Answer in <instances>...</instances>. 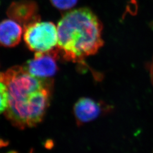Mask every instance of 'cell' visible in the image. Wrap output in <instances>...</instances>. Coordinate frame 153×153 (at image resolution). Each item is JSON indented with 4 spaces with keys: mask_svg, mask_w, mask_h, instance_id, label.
Segmentation results:
<instances>
[{
    "mask_svg": "<svg viewBox=\"0 0 153 153\" xmlns=\"http://www.w3.org/2000/svg\"><path fill=\"white\" fill-rule=\"evenodd\" d=\"M0 81L8 89L9 104L4 114L13 126L25 129L42 121L51 102V79L33 76L23 66H16L0 72Z\"/></svg>",
    "mask_w": 153,
    "mask_h": 153,
    "instance_id": "cell-1",
    "label": "cell"
},
{
    "mask_svg": "<svg viewBox=\"0 0 153 153\" xmlns=\"http://www.w3.org/2000/svg\"><path fill=\"white\" fill-rule=\"evenodd\" d=\"M57 28V49L68 61L87 66L85 59L96 54L104 44L102 22L88 7L66 13Z\"/></svg>",
    "mask_w": 153,
    "mask_h": 153,
    "instance_id": "cell-2",
    "label": "cell"
},
{
    "mask_svg": "<svg viewBox=\"0 0 153 153\" xmlns=\"http://www.w3.org/2000/svg\"><path fill=\"white\" fill-rule=\"evenodd\" d=\"M23 32L27 47L35 53L48 52L57 47V28L52 22H33L24 27Z\"/></svg>",
    "mask_w": 153,
    "mask_h": 153,
    "instance_id": "cell-3",
    "label": "cell"
},
{
    "mask_svg": "<svg viewBox=\"0 0 153 153\" xmlns=\"http://www.w3.org/2000/svg\"><path fill=\"white\" fill-rule=\"evenodd\" d=\"M59 53L57 48L48 52H36L33 59L28 61L23 68L33 76L51 79L58 70L57 61Z\"/></svg>",
    "mask_w": 153,
    "mask_h": 153,
    "instance_id": "cell-4",
    "label": "cell"
},
{
    "mask_svg": "<svg viewBox=\"0 0 153 153\" xmlns=\"http://www.w3.org/2000/svg\"><path fill=\"white\" fill-rule=\"evenodd\" d=\"M111 109V107L102 102L84 97L79 99L74 104L73 114L76 125L79 127L107 114Z\"/></svg>",
    "mask_w": 153,
    "mask_h": 153,
    "instance_id": "cell-5",
    "label": "cell"
},
{
    "mask_svg": "<svg viewBox=\"0 0 153 153\" xmlns=\"http://www.w3.org/2000/svg\"><path fill=\"white\" fill-rule=\"evenodd\" d=\"M38 11V6L35 2L23 0L13 2L7 9V14L24 27L33 22L40 20Z\"/></svg>",
    "mask_w": 153,
    "mask_h": 153,
    "instance_id": "cell-6",
    "label": "cell"
},
{
    "mask_svg": "<svg viewBox=\"0 0 153 153\" xmlns=\"http://www.w3.org/2000/svg\"><path fill=\"white\" fill-rule=\"evenodd\" d=\"M23 30L18 22L5 19L0 22V45L5 47H16L21 40Z\"/></svg>",
    "mask_w": 153,
    "mask_h": 153,
    "instance_id": "cell-7",
    "label": "cell"
},
{
    "mask_svg": "<svg viewBox=\"0 0 153 153\" xmlns=\"http://www.w3.org/2000/svg\"><path fill=\"white\" fill-rule=\"evenodd\" d=\"M9 104L8 89L5 84L0 81V114L5 112Z\"/></svg>",
    "mask_w": 153,
    "mask_h": 153,
    "instance_id": "cell-8",
    "label": "cell"
},
{
    "mask_svg": "<svg viewBox=\"0 0 153 153\" xmlns=\"http://www.w3.org/2000/svg\"><path fill=\"white\" fill-rule=\"evenodd\" d=\"M78 0H50L52 5L60 10H66L73 8Z\"/></svg>",
    "mask_w": 153,
    "mask_h": 153,
    "instance_id": "cell-9",
    "label": "cell"
},
{
    "mask_svg": "<svg viewBox=\"0 0 153 153\" xmlns=\"http://www.w3.org/2000/svg\"><path fill=\"white\" fill-rule=\"evenodd\" d=\"M54 146V142L52 140H47L45 143V147L47 149H51Z\"/></svg>",
    "mask_w": 153,
    "mask_h": 153,
    "instance_id": "cell-10",
    "label": "cell"
},
{
    "mask_svg": "<svg viewBox=\"0 0 153 153\" xmlns=\"http://www.w3.org/2000/svg\"><path fill=\"white\" fill-rule=\"evenodd\" d=\"M150 76H151V79H152V82L153 85V58L152 62L150 66Z\"/></svg>",
    "mask_w": 153,
    "mask_h": 153,
    "instance_id": "cell-11",
    "label": "cell"
},
{
    "mask_svg": "<svg viewBox=\"0 0 153 153\" xmlns=\"http://www.w3.org/2000/svg\"><path fill=\"white\" fill-rule=\"evenodd\" d=\"M16 153V152H11V153Z\"/></svg>",
    "mask_w": 153,
    "mask_h": 153,
    "instance_id": "cell-12",
    "label": "cell"
},
{
    "mask_svg": "<svg viewBox=\"0 0 153 153\" xmlns=\"http://www.w3.org/2000/svg\"><path fill=\"white\" fill-rule=\"evenodd\" d=\"M31 153H32V152H31Z\"/></svg>",
    "mask_w": 153,
    "mask_h": 153,
    "instance_id": "cell-13",
    "label": "cell"
}]
</instances>
